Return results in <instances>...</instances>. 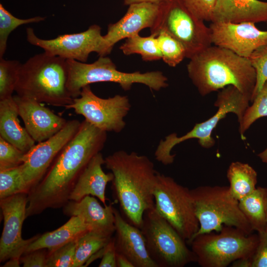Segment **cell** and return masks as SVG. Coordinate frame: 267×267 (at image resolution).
Masks as SVG:
<instances>
[{"instance_id":"cell-1","label":"cell","mask_w":267,"mask_h":267,"mask_svg":"<svg viewBox=\"0 0 267 267\" xmlns=\"http://www.w3.org/2000/svg\"><path fill=\"white\" fill-rule=\"evenodd\" d=\"M107 132L84 120L73 138L56 156L47 172L28 194L26 217L49 208L63 207L79 177L92 158L100 152Z\"/></svg>"},{"instance_id":"cell-2","label":"cell","mask_w":267,"mask_h":267,"mask_svg":"<svg viewBox=\"0 0 267 267\" xmlns=\"http://www.w3.org/2000/svg\"><path fill=\"white\" fill-rule=\"evenodd\" d=\"M104 165L113 174V190L125 219L140 229L144 212L155 207L158 172L154 163L145 155L119 150L106 157Z\"/></svg>"},{"instance_id":"cell-3","label":"cell","mask_w":267,"mask_h":267,"mask_svg":"<svg viewBox=\"0 0 267 267\" xmlns=\"http://www.w3.org/2000/svg\"><path fill=\"white\" fill-rule=\"evenodd\" d=\"M189 59L188 74L201 95L233 86L252 99L256 73L249 58L214 45Z\"/></svg>"},{"instance_id":"cell-4","label":"cell","mask_w":267,"mask_h":267,"mask_svg":"<svg viewBox=\"0 0 267 267\" xmlns=\"http://www.w3.org/2000/svg\"><path fill=\"white\" fill-rule=\"evenodd\" d=\"M68 79L67 60L44 51L21 64L15 91L20 96L65 108L73 100Z\"/></svg>"},{"instance_id":"cell-5","label":"cell","mask_w":267,"mask_h":267,"mask_svg":"<svg viewBox=\"0 0 267 267\" xmlns=\"http://www.w3.org/2000/svg\"><path fill=\"white\" fill-rule=\"evenodd\" d=\"M68 67L67 88L73 97L80 96L82 89L91 84L111 82L118 84L125 90L134 84H141L151 90L159 91L168 86V78L159 71L127 73L119 71L112 60L106 56L92 63L67 60Z\"/></svg>"},{"instance_id":"cell-6","label":"cell","mask_w":267,"mask_h":267,"mask_svg":"<svg viewBox=\"0 0 267 267\" xmlns=\"http://www.w3.org/2000/svg\"><path fill=\"white\" fill-rule=\"evenodd\" d=\"M190 191L199 223L192 239L200 234L219 232L224 225L239 228L247 234L254 231L229 186H200Z\"/></svg>"},{"instance_id":"cell-7","label":"cell","mask_w":267,"mask_h":267,"mask_svg":"<svg viewBox=\"0 0 267 267\" xmlns=\"http://www.w3.org/2000/svg\"><path fill=\"white\" fill-rule=\"evenodd\" d=\"M259 242V235L224 225L219 233L197 235L189 244L201 267H226L238 259H252Z\"/></svg>"},{"instance_id":"cell-8","label":"cell","mask_w":267,"mask_h":267,"mask_svg":"<svg viewBox=\"0 0 267 267\" xmlns=\"http://www.w3.org/2000/svg\"><path fill=\"white\" fill-rule=\"evenodd\" d=\"M251 100L250 97L233 86L222 89L215 103V106L218 108L216 114L207 120L196 124L191 131L183 135L178 136L176 133H172L161 140L155 151L156 160L164 165L172 164L175 157V154H171L173 148L190 139H198L199 143L204 148L212 147L215 141L211 135L219 122L229 113L235 114L239 122Z\"/></svg>"},{"instance_id":"cell-9","label":"cell","mask_w":267,"mask_h":267,"mask_svg":"<svg viewBox=\"0 0 267 267\" xmlns=\"http://www.w3.org/2000/svg\"><path fill=\"white\" fill-rule=\"evenodd\" d=\"M204 21L195 16L181 0H165L160 3L150 34L157 36L160 31L167 32L182 44L186 58L190 59L212 45L210 29Z\"/></svg>"},{"instance_id":"cell-10","label":"cell","mask_w":267,"mask_h":267,"mask_svg":"<svg viewBox=\"0 0 267 267\" xmlns=\"http://www.w3.org/2000/svg\"><path fill=\"white\" fill-rule=\"evenodd\" d=\"M140 229L149 256L157 267H183L197 261L186 241L155 207L144 212Z\"/></svg>"},{"instance_id":"cell-11","label":"cell","mask_w":267,"mask_h":267,"mask_svg":"<svg viewBox=\"0 0 267 267\" xmlns=\"http://www.w3.org/2000/svg\"><path fill=\"white\" fill-rule=\"evenodd\" d=\"M154 197L158 213L189 244L199 228L190 190L158 173Z\"/></svg>"},{"instance_id":"cell-12","label":"cell","mask_w":267,"mask_h":267,"mask_svg":"<svg viewBox=\"0 0 267 267\" xmlns=\"http://www.w3.org/2000/svg\"><path fill=\"white\" fill-rule=\"evenodd\" d=\"M26 34L31 44L42 48L49 55L66 60L86 62L92 52L99 56L110 53L101 35V28L97 25H92L82 32L60 35L49 40L40 38L31 27L26 28Z\"/></svg>"},{"instance_id":"cell-13","label":"cell","mask_w":267,"mask_h":267,"mask_svg":"<svg viewBox=\"0 0 267 267\" xmlns=\"http://www.w3.org/2000/svg\"><path fill=\"white\" fill-rule=\"evenodd\" d=\"M131 104L128 96L116 94L103 98L97 96L90 85L82 89L79 97L73 98L66 109H73L93 126L103 131L121 132L126 127L124 118Z\"/></svg>"},{"instance_id":"cell-14","label":"cell","mask_w":267,"mask_h":267,"mask_svg":"<svg viewBox=\"0 0 267 267\" xmlns=\"http://www.w3.org/2000/svg\"><path fill=\"white\" fill-rule=\"evenodd\" d=\"M81 125L78 120L68 121L58 133L35 144L25 153L20 168L28 193L42 179L61 150L77 134Z\"/></svg>"},{"instance_id":"cell-15","label":"cell","mask_w":267,"mask_h":267,"mask_svg":"<svg viewBox=\"0 0 267 267\" xmlns=\"http://www.w3.org/2000/svg\"><path fill=\"white\" fill-rule=\"evenodd\" d=\"M28 194L19 193L0 200L3 227L0 239V262L19 258L40 234L27 239L22 237L23 223L26 217Z\"/></svg>"},{"instance_id":"cell-16","label":"cell","mask_w":267,"mask_h":267,"mask_svg":"<svg viewBox=\"0 0 267 267\" xmlns=\"http://www.w3.org/2000/svg\"><path fill=\"white\" fill-rule=\"evenodd\" d=\"M255 24L212 22L209 28L212 44L249 58L257 49L267 45V31L260 30Z\"/></svg>"},{"instance_id":"cell-17","label":"cell","mask_w":267,"mask_h":267,"mask_svg":"<svg viewBox=\"0 0 267 267\" xmlns=\"http://www.w3.org/2000/svg\"><path fill=\"white\" fill-rule=\"evenodd\" d=\"M13 97L25 128L35 142H41L51 137L68 121L35 99L17 94Z\"/></svg>"},{"instance_id":"cell-18","label":"cell","mask_w":267,"mask_h":267,"mask_svg":"<svg viewBox=\"0 0 267 267\" xmlns=\"http://www.w3.org/2000/svg\"><path fill=\"white\" fill-rule=\"evenodd\" d=\"M160 3L143 2L128 5L125 14L116 23L110 24L103 36L109 52L120 41L138 35L144 28L151 29L157 19Z\"/></svg>"},{"instance_id":"cell-19","label":"cell","mask_w":267,"mask_h":267,"mask_svg":"<svg viewBox=\"0 0 267 267\" xmlns=\"http://www.w3.org/2000/svg\"><path fill=\"white\" fill-rule=\"evenodd\" d=\"M116 252L126 257L134 267H157L148 252L141 230L131 224L114 208Z\"/></svg>"},{"instance_id":"cell-20","label":"cell","mask_w":267,"mask_h":267,"mask_svg":"<svg viewBox=\"0 0 267 267\" xmlns=\"http://www.w3.org/2000/svg\"><path fill=\"white\" fill-rule=\"evenodd\" d=\"M64 215L80 218L90 230L109 237L115 231L114 207L111 204L102 207L92 196L79 201H69L63 207Z\"/></svg>"},{"instance_id":"cell-21","label":"cell","mask_w":267,"mask_h":267,"mask_svg":"<svg viewBox=\"0 0 267 267\" xmlns=\"http://www.w3.org/2000/svg\"><path fill=\"white\" fill-rule=\"evenodd\" d=\"M212 22H267V2L259 0H216Z\"/></svg>"},{"instance_id":"cell-22","label":"cell","mask_w":267,"mask_h":267,"mask_svg":"<svg viewBox=\"0 0 267 267\" xmlns=\"http://www.w3.org/2000/svg\"><path fill=\"white\" fill-rule=\"evenodd\" d=\"M105 158L99 152L83 171L71 191L69 201H79L87 195L96 197L106 206L105 191L107 183L112 181L111 172L105 173L102 169Z\"/></svg>"},{"instance_id":"cell-23","label":"cell","mask_w":267,"mask_h":267,"mask_svg":"<svg viewBox=\"0 0 267 267\" xmlns=\"http://www.w3.org/2000/svg\"><path fill=\"white\" fill-rule=\"evenodd\" d=\"M18 116L13 96L0 100V137L26 153L36 142L21 126Z\"/></svg>"},{"instance_id":"cell-24","label":"cell","mask_w":267,"mask_h":267,"mask_svg":"<svg viewBox=\"0 0 267 267\" xmlns=\"http://www.w3.org/2000/svg\"><path fill=\"white\" fill-rule=\"evenodd\" d=\"M90 230L82 219L77 216H72L58 228L40 235L29 245L25 253L40 249H47L48 252H52L70 242L79 239Z\"/></svg>"},{"instance_id":"cell-25","label":"cell","mask_w":267,"mask_h":267,"mask_svg":"<svg viewBox=\"0 0 267 267\" xmlns=\"http://www.w3.org/2000/svg\"><path fill=\"white\" fill-rule=\"evenodd\" d=\"M239 207L253 230L262 234L267 224L266 188L258 187L239 200Z\"/></svg>"},{"instance_id":"cell-26","label":"cell","mask_w":267,"mask_h":267,"mask_svg":"<svg viewBox=\"0 0 267 267\" xmlns=\"http://www.w3.org/2000/svg\"><path fill=\"white\" fill-rule=\"evenodd\" d=\"M227 177L229 190L237 200L253 192L257 183V173L249 164L234 162L229 166Z\"/></svg>"},{"instance_id":"cell-27","label":"cell","mask_w":267,"mask_h":267,"mask_svg":"<svg viewBox=\"0 0 267 267\" xmlns=\"http://www.w3.org/2000/svg\"><path fill=\"white\" fill-rule=\"evenodd\" d=\"M120 49L126 55L139 54L145 61H152L162 59L156 36L150 34L141 37L139 34L126 39Z\"/></svg>"},{"instance_id":"cell-28","label":"cell","mask_w":267,"mask_h":267,"mask_svg":"<svg viewBox=\"0 0 267 267\" xmlns=\"http://www.w3.org/2000/svg\"><path fill=\"white\" fill-rule=\"evenodd\" d=\"M112 237L91 230L83 235L78 241L73 267H85L89 259L106 246Z\"/></svg>"},{"instance_id":"cell-29","label":"cell","mask_w":267,"mask_h":267,"mask_svg":"<svg viewBox=\"0 0 267 267\" xmlns=\"http://www.w3.org/2000/svg\"><path fill=\"white\" fill-rule=\"evenodd\" d=\"M45 19V17L40 16L27 19L17 18L0 3V58H3L6 50L8 37L13 31L22 25L39 23Z\"/></svg>"},{"instance_id":"cell-30","label":"cell","mask_w":267,"mask_h":267,"mask_svg":"<svg viewBox=\"0 0 267 267\" xmlns=\"http://www.w3.org/2000/svg\"><path fill=\"white\" fill-rule=\"evenodd\" d=\"M162 59L170 67H176L186 58V51L182 44L167 32L161 31L157 35Z\"/></svg>"},{"instance_id":"cell-31","label":"cell","mask_w":267,"mask_h":267,"mask_svg":"<svg viewBox=\"0 0 267 267\" xmlns=\"http://www.w3.org/2000/svg\"><path fill=\"white\" fill-rule=\"evenodd\" d=\"M252 102V105L248 106L239 122V130L242 137H243L245 132L257 120L267 116V81Z\"/></svg>"},{"instance_id":"cell-32","label":"cell","mask_w":267,"mask_h":267,"mask_svg":"<svg viewBox=\"0 0 267 267\" xmlns=\"http://www.w3.org/2000/svg\"><path fill=\"white\" fill-rule=\"evenodd\" d=\"M21 65L18 60L0 58V100L13 96Z\"/></svg>"},{"instance_id":"cell-33","label":"cell","mask_w":267,"mask_h":267,"mask_svg":"<svg viewBox=\"0 0 267 267\" xmlns=\"http://www.w3.org/2000/svg\"><path fill=\"white\" fill-rule=\"evenodd\" d=\"M20 166L0 171V200L19 193L28 194Z\"/></svg>"},{"instance_id":"cell-34","label":"cell","mask_w":267,"mask_h":267,"mask_svg":"<svg viewBox=\"0 0 267 267\" xmlns=\"http://www.w3.org/2000/svg\"><path fill=\"white\" fill-rule=\"evenodd\" d=\"M78 240L48 252L46 267H73Z\"/></svg>"},{"instance_id":"cell-35","label":"cell","mask_w":267,"mask_h":267,"mask_svg":"<svg viewBox=\"0 0 267 267\" xmlns=\"http://www.w3.org/2000/svg\"><path fill=\"white\" fill-rule=\"evenodd\" d=\"M256 73V83L251 102L267 81V45L255 51L249 57Z\"/></svg>"},{"instance_id":"cell-36","label":"cell","mask_w":267,"mask_h":267,"mask_svg":"<svg viewBox=\"0 0 267 267\" xmlns=\"http://www.w3.org/2000/svg\"><path fill=\"white\" fill-rule=\"evenodd\" d=\"M24 155L23 152L0 137V171L21 165Z\"/></svg>"},{"instance_id":"cell-37","label":"cell","mask_w":267,"mask_h":267,"mask_svg":"<svg viewBox=\"0 0 267 267\" xmlns=\"http://www.w3.org/2000/svg\"><path fill=\"white\" fill-rule=\"evenodd\" d=\"M185 6L197 18L212 21L216 0H181Z\"/></svg>"},{"instance_id":"cell-38","label":"cell","mask_w":267,"mask_h":267,"mask_svg":"<svg viewBox=\"0 0 267 267\" xmlns=\"http://www.w3.org/2000/svg\"><path fill=\"white\" fill-rule=\"evenodd\" d=\"M48 251L40 249L24 253L20 258L24 267H46Z\"/></svg>"},{"instance_id":"cell-39","label":"cell","mask_w":267,"mask_h":267,"mask_svg":"<svg viewBox=\"0 0 267 267\" xmlns=\"http://www.w3.org/2000/svg\"><path fill=\"white\" fill-rule=\"evenodd\" d=\"M116 255L115 240L112 237L106 245L94 255L93 258H102L99 267H117Z\"/></svg>"},{"instance_id":"cell-40","label":"cell","mask_w":267,"mask_h":267,"mask_svg":"<svg viewBox=\"0 0 267 267\" xmlns=\"http://www.w3.org/2000/svg\"><path fill=\"white\" fill-rule=\"evenodd\" d=\"M259 235V242L252 259L251 267H267V224Z\"/></svg>"},{"instance_id":"cell-41","label":"cell","mask_w":267,"mask_h":267,"mask_svg":"<svg viewBox=\"0 0 267 267\" xmlns=\"http://www.w3.org/2000/svg\"><path fill=\"white\" fill-rule=\"evenodd\" d=\"M116 262L117 267H134L126 257L117 252L116 255Z\"/></svg>"},{"instance_id":"cell-42","label":"cell","mask_w":267,"mask_h":267,"mask_svg":"<svg viewBox=\"0 0 267 267\" xmlns=\"http://www.w3.org/2000/svg\"><path fill=\"white\" fill-rule=\"evenodd\" d=\"M252 259H240L232 263L233 267H251Z\"/></svg>"},{"instance_id":"cell-43","label":"cell","mask_w":267,"mask_h":267,"mask_svg":"<svg viewBox=\"0 0 267 267\" xmlns=\"http://www.w3.org/2000/svg\"><path fill=\"white\" fill-rule=\"evenodd\" d=\"M165 0H123V2L125 5H129L130 4L138 3V2H154V3H160Z\"/></svg>"},{"instance_id":"cell-44","label":"cell","mask_w":267,"mask_h":267,"mask_svg":"<svg viewBox=\"0 0 267 267\" xmlns=\"http://www.w3.org/2000/svg\"><path fill=\"white\" fill-rule=\"evenodd\" d=\"M20 261L19 258H11L7 260L2 267H19Z\"/></svg>"},{"instance_id":"cell-45","label":"cell","mask_w":267,"mask_h":267,"mask_svg":"<svg viewBox=\"0 0 267 267\" xmlns=\"http://www.w3.org/2000/svg\"><path fill=\"white\" fill-rule=\"evenodd\" d=\"M258 156L263 162L267 164V148L262 152L259 153Z\"/></svg>"},{"instance_id":"cell-46","label":"cell","mask_w":267,"mask_h":267,"mask_svg":"<svg viewBox=\"0 0 267 267\" xmlns=\"http://www.w3.org/2000/svg\"><path fill=\"white\" fill-rule=\"evenodd\" d=\"M266 211L267 214V188H266Z\"/></svg>"},{"instance_id":"cell-47","label":"cell","mask_w":267,"mask_h":267,"mask_svg":"<svg viewBox=\"0 0 267 267\" xmlns=\"http://www.w3.org/2000/svg\"></svg>"}]
</instances>
